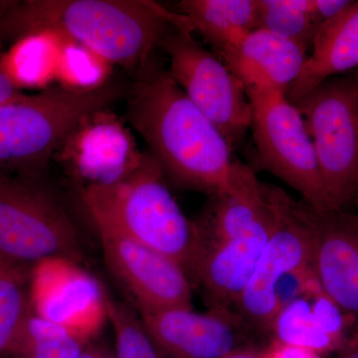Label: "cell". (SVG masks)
<instances>
[{"label": "cell", "mask_w": 358, "mask_h": 358, "mask_svg": "<svg viewBox=\"0 0 358 358\" xmlns=\"http://www.w3.org/2000/svg\"><path fill=\"white\" fill-rule=\"evenodd\" d=\"M176 7L218 57L257 27V0H181Z\"/></svg>", "instance_id": "obj_18"}, {"label": "cell", "mask_w": 358, "mask_h": 358, "mask_svg": "<svg viewBox=\"0 0 358 358\" xmlns=\"http://www.w3.org/2000/svg\"><path fill=\"white\" fill-rule=\"evenodd\" d=\"M313 227L308 205L279 189V220L255 272L238 300L236 313L253 334H270L278 313L275 291L289 273L313 266Z\"/></svg>", "instance_id": "obj_9"}, {"label": "cell", "mask_w": 358, "mask_h": 358, "mask_svg": "<svg viewBox=\"0 0 358 358\" xmlns=\"http://www.w3.org/2000/svg\"><path fill=\"white\" fill-rule=\"evenodd\" d=\"M159 49L167 68L190 101L220 131L232 150L251 127L252 109L242 82L213 52L197 41L185 18L169 26Z\"/></svg>", "instance_id": "obj_7"}, {"label": "cell", "mask_w": 358, "mask_h": 358, "mask_svg": "<svg viewBox=\"0 0 358 358\" xmlns=\"http://www.w3.org/2000/svg\"><path fill=\"white\" fill-rule=\"evenodd\" d=\"M108 319L114 329L117 358H159L140 315L124 303L108 298Z\"/></svg>", "instance_id": "obj_23"}, {"label": "cell", "mask_w": 358, "mask_h": 358, "mask_svg": "<svg viewBox=\"0 0 358 358\" xmlns=\"http://www.w3.org/2000/svg\"><path fill=\"white\" fill-rule=\"evenodd\" d=\"M53 257L78 263L84 258L62 205L37 174L0 173V260L33 266Z\"/></svg>", "instance_id": "obj_6"}, {"label": "cell", "mask_w": 358, "mask_h": 358, "mask_svg": "<svg viewBox=\"0 0 358 358\" xmlns=\"http://www.w3.org/2000/svg\"><path fill=\"white\" fill-rule=\"evenodd\" d=\"M8 265H11L10 263H6V262H4V261H2V260H0V273L2 272V271L4 270V268H6L7 267V266ZM14 265V264H13Z\"/></svg>", "instance_id": "obj_30"}, {"label": "cell", "mask_w": 358, "mask_h": 358, "mask_svg": "<svg viewBox=\"0 0 358 358\" xmlns=\"http://www.w3.org/2000/svg\"><path fill=\"white\" fill-rule=\"evenodd\" d=\"M338 358H358V338L352 341L343 350V355Z\"/></svg>", "instance_id": "obj_29"}, {"label": "cell", "mask_w": 358, "mask_h": 358, "mask_svg": "<svg viewBox=\"0 0 358 358\" xmlns=\"http://www.w3.org/2000/svg\"><path fill=\"white\" fill-rule=\"evenodd\" d=\"M263 358H320V355L306 348L282 345L272 341L267 350L262 353Z\"/></svg>", "instance_id": "obj_25"}, {"label": "cell", "mask_w": 358, "mask_h": 358, "mask_svg": "<svg viewBox=\"0 0 358 358\" xmlns=\"http://www.w3.org/2000/svg\"><path fill=\"white\" fill-rule=\"evenodd\" d=\"M270 334L275 343L306 348L320 355L345 348L317 326L308 294L291 301L278 312L271 326Z\"/></svg>", "instance_id": "obj_21"}, {"label": "cell", "mask_w": 358, "mask_h": 358, "mask_svg": "<svg viewBox=\"0 0 358 358\" xmlns=\"http://www.w3.org/2000/svg\"><path fill=\"white\" fill-rule=\"evenodd\" d=\"M353 1L350 0H313L315 14L320 22L336 17L345 11Z\"/></svg>", "instance_id": "obj_26"}, {"label": "cell", "mask_w": 358, "mask_h": 358, "mask_svg": "<svg viewBox=\"0 0 358 358\" xmlns=\"http://www.w3.org/2000/svg\"><path fill=\"white\" fill-rule=\"evenodd\" d=\"M268 206L267 186L248 164L236 160L229 186L209 196L201 217L194 222L199 237L196 264L209 250L248 229Z\"/></svg>", "instance_id": "obj_16"}, {"label": "cell", "mask_w": 358, "mask_h": 358, "mask_svg": "<svg viewBox=\"0 0 358 358\" xmlns=\"http://www.w3.org/2000/svg\"><path fill=\"white\" fill-rule=\"evenodd\" d=\"M224 358H263L262 353H258L249 348H242L237 352L231 353Z\"/></svg>", "instance_id": "obj_28"}, {"label": "cell", "mask_w": 358, "mask_h": 358, "mask_svg": "<svg viewBox=\"0 0 358 358\" xmlns=\"http://www.w3.org/2000/svg\"><path fill=\"white\" fill-rule=\"evenodd\" d=\"M124 94L121 84L51 87L0 106V173L38 174L59 148Z\"/></svg>", "instance_id": "obj_4"}, {"label": "cell", "mask_w": 358, "mask_h": 358, "mask_svg": "<svg viewBox=\"0 0 358 358\" xmlns=\"http://www.w3.org/2000/svg\"><path fill=\"white\" fill-rule=\"evenodd\" d=\"M82 199L95 225L169 257L192 281L199 257L196 227L181 210L150 152H143L136 166L114 182L85 186Z\"/></svg>", "instance_id": "obj_3"}, {"label": "cell", "mask_w": 358, "mask_h": 358, "mask_svg": "<svg viewBox=\"0 0 358 358\" xmlns=\"http://www.w3.org/2000/svg\"><path fill=\"white\" fill-rule=\"evenodd\" d=\"M298 79L286 92L296 102L327 80L358 69V1L320 26Z\"/></svg>", "instance_id": "obj_17"}, {"label": "cell", "mask_w": 358, "mask_h": 358, "mask_svg": "<svg viewBox=\"0 0 358 358\" xmlns=\"http://www.w3.org/2000/svg\"><path fill=\"white\" fill-rule=\"evenodd\" d=\"M32 312L65 327L86 343L102 331L108 319V294L101 282L75 262L53 257L30 270Z\"/></svg>", "instance_id": "obj_10"}, {"label": "cell", "mask_w": 358, "mask_h": 358, "mask_svg": "<svg viewBox=\"0 0 358 358\" xmlns=\"http://www.w3.org/2000/svg\"><path fill=\"white\" fill-rule=\"evenodd\" d=\"M357 203H358V199H357Z\"/></svg>", "instance_id": "obj_32"}, {"label": "cell", "mask_w": 358, "mask_h": 358, "mask_svg": "<svg viewBox=\"0 0 358 358\" xmlns=\"http://www.w3.org/2000/svg\"><path fill=\"white\" fill-rule=\"evenodd\" d=\"M95 226L108 267L138 310L192 308V281L181 265L117 231Z\"/></svg>", "instance_id": "obj_11"}, {"label": "cell", "mask_w": 358, "mask_h": 358, "mask_svg": "<svg viewBox=\"0 0 358 358\" xmlns=\"http://www.w3.org/2000/svg\"><path fill=\"white\" fill-rule=\"evenodd\" d=\"M257 4L256 29L266 30L310 50L322 25L315 15L313 0H257Z\"/></svg>", "instance_id": "obj_19"}, {"label": "cell", "mask_w": 358, "mask_h": 358, "mask_svg": "<svg viewBox=\"0 0 358 358\" xmlns=\"http://www.w3.org/2000/svg\"><path fill=\"white\" fill-rule=\"evenodd\" d=\"M266 186L265 213L241 234L204 253L196 264L192 280L201 288L210 308L233 312L277 227L279 187Z\"/></svg>", "instance_id": "obj_13"}, {"label": "cell", "mask_w": 358, "mask_h": 358, "mask_svg": "<svg viewBox=\"0 0 358 358\" xmlns=\"http://www.w3.org/2000/svg\"><path fill=\"white\" fill-rule=\"evenodd\" d=\"M159 358H224L247 348L253 331L236 313L192 308L138 310Z\"/></svg>", "instance_id": "obj_12"}, {"label": "cell", "mask_w": 358, "mask_h": 358, "mask_svg": "<svg viewBox=\"0 0 358 358\" xmlns=\"http://www.w3.org/2000/svg\"><path fill=\"white\" fill-rule=\"evenodd\" d=\"M79 358H117L115 350H110L109 348L101 345H95L90 343Z\"/></svg>", "instance_id": "obj_27"}, {"label": "cell", "mask_w": 358, "mask_h": 358, "mask_svg": "<svg viewBox=\"0 0 358 358\" xmlns=\"http://www.w3.org/2000/svg\"><path fill=\"white\" fill-rule=\"evenodd\" d=\"M355 75L358 78V69L355 70Z\"/></svg>", "instance_id": "obj_31"}, {"label": "cell", "mask_w": 358, "mask_h": 358, "mask_svg": "<svg viewBox=\"0 0 358 358\" xmlns=\"http://www.w3.org/2000/svg\"><path fill=\"white\" fill-rule=\"evenodd\" d=\"M180 13L147 0L0 1V42L41 34L74 40L103 60L140 69Z\"/></svg>", "instance_id": "obj_2"}, {"label": "cell", "mask_w": 358, "mask_h": 358, "mask_svg": "<svg viewBox=\"0 0 358 358\" xmlns=\"http://www.w3.org/2000/svg\"><path fill=\"white\" fill-rule=\"evenodd\" d=\"M7 266L0 273V358H6L17 343L26 320L32 313L30 268Z\"/></svg>", "instance_id": "obj_20"}, {"label": "cell", "mask_w": 358, "mask_h": 358, "mask_svg": "<svg viewBox=\"0 0 358 358\" xmlns=\"http://www.w3.org/2000/svg\"><path fill=\"white\" fill-rule=\"evenodd\" d=\"M308 208L315 275L324 293L358 322V213Z\"/></svg>", "instance_id": "obj_14"}, {"label": "cell", "mask_w": 358, "mask_h": 358, "mask_svg": "<svg viewBox=\"0 0 358 358\" xmlns=\"http://www.w3.org/2000/svg\"><path fill=\"white\" fill-rule=\"evenodd\" d=\"M26 95L27 94L23 93L17 80L0 65V106L20 100Z\"/></svg>", "instance_id": "obj_24"}, {"label": "cell", "mask_w": 358, "mask_h": 358, "mask_svg": "<svg viewBox=\"0 0 358 358\" xmlns=\"http://www.w3.org/2000/svg\"><path fill=\"white\" fill-rule=\"evenodd\" d=\"M261 169L281 179L313 210H329L319 162L300 110L282 91H247Z\"/></svg>", "instance_id": "obj_8"}, {"label": "cell", "mask_w": 358, "mask_h": 358, "mask_svg": "<svg viewBox=\"0 0 358 358\" xmlns=\"http://www.w3.org/2000/svg\"><path fill=\"white\" fill-rule=\"evenodd\" d=\"M157 51L136 71L128 93L129 121L166 179L216 194L230 185L236 162L232 148L176 83Z\"/></svg>", "instance_id": "obj_1"}, {"label": "cell", "mask_w": 358, "mask_h": 358, "mask_svg": "<svg viewBox=\"0 0 358 358\" xmlns=\"http://www.w3.org/2000/svg\"><path fill=\"white\" fill-rule=\"evenodd\" d=\"M293 103L312 138L329 209L346 210L358 199V78H331Z\"/></svg>", "instance_id": "obj_5"}, {"label": "cell", "mask_w": 358, "mask_h": 358, "mask_svg": "<svg viewBox=\"0 0 358 358\" xmlns=\"http://www.w3.org/2000/svg\"><path fill=\"white\" fill-rule=\"evenodd\" d=\"M308 51L263 29H255L220 56L247 91L286 93L298 79Z\"/></svg>", "instance_id": "obj_15"}, {"label": "cell", "mask_w": 358, "mask_h": 358, "mask_svg": "<svg viewBox=\"0 0 358 358\" xmlns=\"http://www.w3.org/2000/svg\"><path fill=\"white\" fill-rule=\"evenodd\" d=\"M89 345L65 327L32 312L6 358H79Z\"/></svg>", "instance_id": "obj_22"}]
</instances>
